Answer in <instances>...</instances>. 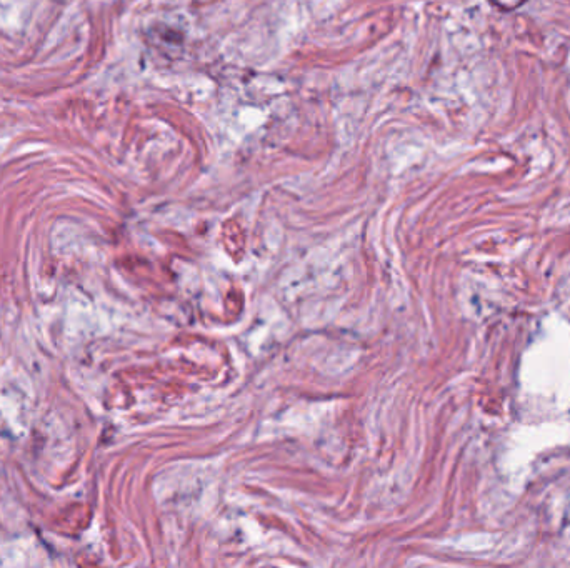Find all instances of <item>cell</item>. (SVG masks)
Returning <instances> with one entry per match:
<instances>
[{"mask_svg":"<svg viewBox=\"0 0 570 568\" xmlns=\"http://www.w3.org/2000/svg\"><path fill=\"white\" fill-rule=\"evenodd\" d=\"M527 0H490V4H494L495 7H499L502 10H514L520 5H524Z\"/></svg>","mask_w":570,"mask_h":568,"instance_id":"cell-1","label":"cell"}]
</instances>
